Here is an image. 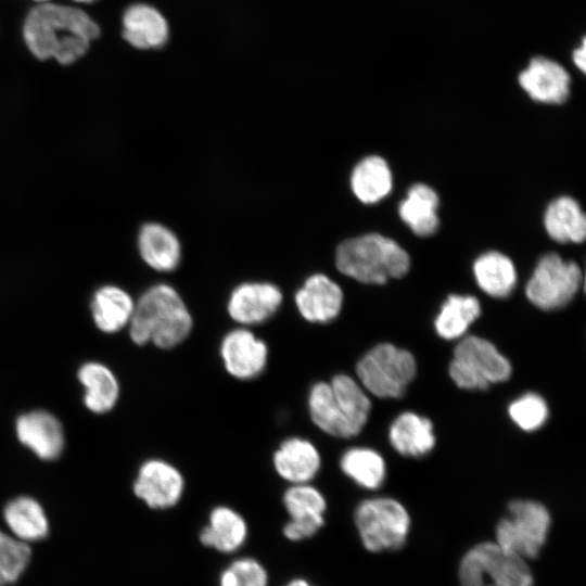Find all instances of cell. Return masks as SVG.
Masks as SVG:
<instances>
[{
    "mask_svg": "<svg viewBox=\"0 0 586 586\" xmlns=\"http://www.w3.org/2000/svg\"><path fill=\"white\" fill-rule=\"evenodd\" d=\"M512 372L510 361L486 339L469 335L458 342L449 364V375L463 390H486L507 381Z\"/></svg>",
    "mask_w": 586,
    "mask_h": 586,
    "instance_id": "ba28073f",
    "label": "cell"
},
{
    "mask_svg": "<svg viewBox=\"0 0 586 586\" xmlns=\"http://www.w3.org/2000/svg\"><path fill=\"white\" fill-rule=\"evenodd\" d=\"M283 294L270 282H244L237 285L228 300L227 311L241 327L262 324L280 309Z\"/></svg>",
    "mask_w": 586,
    "mask_h": 586,
    "instance_id": "5bb4252c",
    "label": "cell"
},
{
    "mask_svg": "<svg viewBox=\"0 0 586 586\" xmlns=\"http://www.w3.org/2000/svg\"><path fill=\"white\" fill-rule=\"evenodd\" d=\"M407 252L394 240L368 233L343 241L335 252L340 272L362 283L382 284L409 269Z\"/></svg>",
    "mask_w": 586,
    "mask_h": 586,
    "instance_id": "277c9868",
    "label": "cell"
},
{
    "mask_svg": "<svg viewBox=\"0 0 586 586\" xmlns=\"http://www.w3.org/2000/svg\"><path fill=\"white\" fill-rule=\"evenodd\" d=\"M475 280L487 295L507 297L517 283V272L513 263L499 252L482 254L473 265Z\"/></svg>",
    "mask_w": 586,
    "mask_h": 586,
    "instance_id": "83f0119b",
    "label": "cell"
},
{
    "mask_svg": "<svg viewBox=\"0 0 586 586\" xmlns=\"http://www.w3.org/2000/svg\"><path fill=\"white\" fill-rule=\"evenodd\" d=\"M78 380L85 386V405L95 413L111 410L119 394L114 373L100 362H87L78 370Z\"/></svg>",
    "mask_w": 586,
    "mask_h": 586,
    "instance_id": "4316f807",
    "label": "cell"
},
{
    "mask_svg": "<svg viewBox=\"0 0 586 586\" xmlns=\"http://www.w3.org/2000/svg\"><path fill=\"white\" fill-rule=\"evenodd\" d=\"M551 525L548 509L531 499H515L508 505V514L499 520L496 544L524 560L536 558L543 549Z\"/></svg>",
    "mask_w": 586,
    "mask_h": 586,
    "instance_id": "9c48e42d",
    "label": "cell"
},
{
    "mask_svg": "<svg viewBox=\"0 0 586 586\" xmlns=\"http://www.w3.org/2000/svg\"><path fill=\"white\" fill-rule=\"evenodd\" d=\"M438 196L429 186H412L400 202L398 213L402 220L420 237L433 234L438 227Z\"/></svg>",
    "mask_w": 586,
    "mask_h": 586,
    "instance_id": "cb8c5ba5",
    "label": "cell"
},
{
    "mask_svg": "<svg viewBox=\"0 0 586 586\" xmlns=\"http://www.w3.org/2000/svg\"><path fill=\"white\" fill-rule=\"evenodd\" d=\"M128 326L135 344L152 343L161 349H171L189 337L193 318L178 291L169 284L158 283L135 302Z\"/></svg>",
    "mask_w": 586,
    "mask_h": 586,
    "instance_id": "7a4b0ae2",
    "label": "cell"
},
{
    "mask_svg": "<svg viewBox=\"0 0 586 586\" xmlns=\"http://www.w3.org/2000/svg\"><path fill=\"white\" fill-rule=\"evenodd\" d=\"M3 517L14 536L25 543L42 539L49 533L47 515L31 497L21 496L11 500Z\"/></svg>",
    "mask_w": 586,
    "mask_h": 586,
    "instance_id": "f1b7e54d",
    "label": "cell"
},
{
    "mask_svg": "<svg viewBox=\"0 0 586 586\" xmlns=\"http://www.w3.org/2000/svg\"><path fill=\"white\" fill-rule=\"evenodd\" d=\"M290 519L283 526V535L291 542L310 538L324 524L327 500L310 483L291 484L282 496Z\"/></svg>",
    "mask_w": 586,
    "mask_h": 586,
    "instance_id": "8fae6325",
    "label": "cell"
},
{
    "mask_svg": "<svg viewBox=\"0 0 586 586\" xmlns=\"http://www.w3.org/2000/svg\"><path fill=\"white\" fill-rule=\"evenodd\" d=\"M582 283L579 267L558 254L540 258L526 285V296L536 307L553 310L569 304Z\"/></svg>",
    "mask_w": 586,
    "mask_h": 586,
    "instance_id": "30bf717a",
    "label": "cell"
},
{
    "mask_svg": "<svg viewBox=\"0 0 586 586\" xmlns=\"http://www.w3.org/2000/svg\"><path fill=\"white\" fill-rule=\"evenodd\" d=\"M72 1L77 2V3H86V4H88V3H92V2H94L97 0H72Z\"/></svg>",
    "mask_w": 586,
    "mask_h": 586,
    "instance_id": "8d00e7d4",
    "label": "cell"
},
{
    "mask_svg": "<svg viewBox=\"0 0 586 586\" xmlns=\"http://www.w3.org/2000/svg\"><path fill=\"white\" fill-rule=\"evenodd\" d=\"M342 472L358 486L378 489L386 477V464L383 457L369 447H351L340 459Z\"/></svg>",
    "mask_w": 586,
    "mask_h": 586,
    "instance_id": "f546056e",
    "label": "cell"
},
{
    "mask_svg": "<svg viewBox=\"0 0 586 586\" xmlns=\"http://www.w3.org/2000/svg\"><path fill=\"white\" fill-rule=\"evenodd\" d=\"M219 355L229 375L240 381H250L265 371L268 346L247 327H239L225 334Z\"/></svg>",
    "mask_w": 586,
    "mask_h": 586,
    "instance_id": "7c38bea8",
    "label": "cell"
},
{
    "mask_svg": "<svg viewBox=\"0 0 586 586\" xmlns=\"http://www.w3.org/2000/svg\"><path fill=\"white\" fill-rule=\"evenodd\" d=\"M585 39L583 38L581 47L575 49L572 54L574 64L579 68L581 72H585L586 67V48Z\"/></svg>",
    "mask_w": 586,
    "mask_h": 586,
    "instance_id": "e575fe53",
    "label": "cell"
},
{
    "mask_svg": "<svg viewBox=\"0 0 586 586\" xmlns=\"http://www.w3.org/2000/svg\"><path fill=\"white\" fill-rule=\"evenodd\" d=\"M417 373L413 355L390 343L369 349L356 365L357 381L379 398H399Z\"/></svg>",
    "mask_w": 586,
    "mask_h": 586,
    "instance_id": "8992f818",
    "label": "cell"
},
{
    "mask_svg": "<svg viewBox=\"0 0 586 586\" xmlns=\"http://www.w3.org/2000/svg\"><path fill=\"white\" fill-rule=\"evenodd\" d=\"M283 586H314V585L310 582H308L307 579H305V578L296 577V578H293V579L289 581Z\"/></svg>",
    "mask_w": 586,
    "mask_h": 586,
    "instance_id": "d590c367",
    "label": "cell"
},
{
    "mask_svg": "<svg viewBox=\"0 0 586 586\" xmlns=\"http://www.w3.org/2000/svg\"><path fill=\"white\" fill-rule=\"evenodd\" d=\"M510 419L523 431L533 432L542 428L548 419L546 400L536 393H525L508 407Z\"/></svg>",
    "mask_w": 586,
    "mask_h": 586,
    "instance_id": "d6a6232c",
    "label": "cell"
},
{
    "mask_svg": "<svg viewBox=\"0 0 586 586\" xmlns=\"http://www.w3.org/2000/svg\"><path fill=\"white\" fill-rule=\"evenodd\" d=\"M388 440L392 447L405 457H422L435 445L432 422L418 413L406 411L398 415L390 425Z\"/></svg>",
    "mask_w": 586,
    "mask_h": 586,
    "instance_id": "7402d4cb",
    "label": "cell"
},
{
    "mask_svg": "<svg viewBox=\"0 0 586 586\" xmlns=\"http://www.w3.org/2000/svg\"><path fill=\"white\" fill-rule=\"evenodd\" d=\"M247 535V523L240 512L228 506H217L209 512L199 539L205 547L232 553L245 544Z\"/></svg>",
    "mask_w": 586,
    "mask_h": 586,
    "instance_id": "ffe728a7",
    "label": "cell"
},
{
    "mask_svg": "<svg viewBox=\"0 0 586 586\" xmlns=\"http://www.w3.org/2000/svg\"><path fill=\"white\" fill-rule=\"evenodd\" d=\"M133 307L130 294L116 285L98 289L91 301L93 321L105 333H115L128 326Z\"/></svg>",
    "mask_w": 586,
    "mask_h": 586,
    "instance_id": "603a6c76",
    "label": "cell"
},
{
    "mask_svg": "<svg viewBox=\"0 0 586 586\" xmlns=\"http://www.w3.org/2000/svg\"><path fill=\"white\" fill-rule=\"evenodd\" d=\"M123 37L132 47L141 50L156 49L168 39V24L155 8L136 3L128 7L122 20Z\"/></svg>",
    "mask_w": 586,
    "mask_h": 586,
    "instance_id": "d6986e66",
    "label": "cell"
},
{
    "mask_svg": "<svg viewBox=\"0 0 586 586\" xmlns=\"http://www.w3.org/2000/svg\"><path fill=\"white\" fill-rule=\"evenodd\" d=\"M23 39L38 60L71 65L81 59L100 36V26L84 10L53 2L35 5L23 23Z\"/></svg>",
    "mask_w": 586,
    "mask_h": 586,
    "instance_id": "6da1fadb",
    "label": "cell"
},
{
    "mask_svg": "<svg viewBox=\"0 0 586 586\" xmlns=\"http://www.w3.org/2000/svg\"><path fill=\"white\" fill-rule=\"evenodd\" d=\"M351 188L365 204L381 201L392 189V173L387 163L377 155L362 158L352 171Z\"/></svg>",
    "mask_w": 586,
    "mask_h": 586,
    "instance_id": "484cf974",
    "label": "cell"
},
{
    "mask_svg": "<svg viewBox=\"0 0 586 586\" xmlns=\"http://www.w3.org/2000/svg\"><path fill=\"white\" fill-rule=\"evenodd\" d=\"M277 474L291 484L310 483L321 468V456L309 440L292 436L283 440L272 456Z\"/></svg>",
    "mask_w": 586,
    "mask_h": 586,
    "instance_id": "e0dca14e",
    "label": "cell"
},
{
    "mask_svg": "<svg viewBox=\"0 0 586 586\" xmlns=\"http://www.w3.org/2000/svg\"><path fill=\"white\" fill-rule=\"evenodd\" d=\"M16 435L22 444L43 460L58 458L64 448L62 424L53 415L43 410L20 416Z\"/></svg>",
    "mask_w": 586,
    "mask_h": 586,
    "instance_id": "ac0fdd59",
    "label": "cell"
},
{
    "mask_svg": "<svg viewBox=\"0 0 586 586\" xmlns=\"http://www.w3.org/2000/svg\"><path fill=\"white\" fill-rule=\"evenodd\" d=\"M218 586H268V573L258 560L241 557L221 571Z\"/></svg>",
    "mask_w": 586,
    "mask_h": 586,
    "instance_id": "836d02e7",
    "label": "cell"
},
{
    "mask_svg": "<svg viewBox=\"0 0 586 586\" xmlns=\"http://www.w3.org/2000/svg\"><path fill=\"white\" fill-rule=\"evenodd\" d=\"M571 78L557 62L537 56L520 73L519 84L535 101L548 104L563 103L570 94Z\"/></svg>",
    "mask_w": 586,
    "mask_h": 586,
    "instance_id": "2e32d148",
    "label": "cell"
},
{
    "mask_svg": "<svg viewBox=\"0 0 586 586\" xmlns=\"http://www.w3.org/2000/svg\"><path fill=\"white\" fill-rule=\"evenodd\" d=\"M184 485V477L177 467L163 459H149L139 468L133 493L148 507L163 510L180 501Z\"/></svg>",
    "mask_w": 586,
    "mask_h": 586,
    "instance_id": "4fadbf2b",
    "label": "cell"
},
{
    "mask_svg": "<svg viewBox=\"0 0 586 586\" xmlns=\"http://www.w3.org/2000/svg\"><path fill=\"white\" fill-rule=\"evenodd\" d=\"M481 315L479 301L471 295H450L441 306L434 327L444 340L461 337Z\"/></svg>",
    "mask_w": 586,
    "mask_h": 586,
    "instance_id": "4dcf8cb0",
    "label": "cell"
},
{
    "mask_svg": "<svg viewBox=\"0 0 586 586\" xmlns=\"http://www.w3.org/2000/svg\"><path fill=\"white\" fill-rule=\"evenodd\" d=\"M33 1L37 2V4H38V3L48 2V1H50V0H33Z\"/></svg>",
    "mask_w": 586,
    "mask_h": 586,
    "instance_id": "74e56055",
    "label": "cell"
},
{
    "mask_svg": "<svg viewBox=\"0 0 586 586\" xmlns=\"http://www.w3.org/2000/svg\"><path fill=\"white\" fill-rule=\"evenodd\" d=\"M461 586H533L526 560L504 550L495 542L473 546L458 570Z\"/></svg>",
    "mask_w": 586,
    "mask_h": 586,
    "instance_id": "5b68a950",
    "label": "cell"
},
{
    "mask_svg": "<svg viewBox=\"0 0 586 586\" xmlns=\"http://www.w3.org/2000/svg\"><path fill=\"white\" fill-rule=\"evenodd\" d=\"M30 555L27 543L0 531V586L11 584L21 576Z\"/></svg>",
    "mask_w": 586,
    "mask_h": 586,
    "instance_id": "1f68e13d",
    "label": "cell"
},
{
    "mask_svg": "<svg viewBox=\"0 0 586 586\" xmlns=\"http://www.w3.org/2000/svg\"><path fill=\"white\" fill-rule=\"evenodd\" d=\"M343 291L340 285L323 273L306 278L294 295L297 311L308 322L328 323L341 313Z\"/></svg>",
    "mask_w": 586,
    "mask_h": 586,
    "instance_id": "9a60e30c",
    "label": "cell"
},
{
    "mask_svg": "<svg viewBox=\"0 0 586 586\" xmlns=\"http://www.w3.org/2000/svg\"><path fill=\"white\" fill-rule=\"evenodd\" d=\"M138 250L143 262L161 272L175 270L181 259V244L178 237L160 222H146L140 228Z\"/></svg>",
    "mask_w": 586,
    "mask_h": 586,
    "instance_id": "44dd1931",
    "label": "cell"
},
{
    "mask_svg": "<svg viewBox=\"0 0 586 586\" xmlns=\"http://www.w3.org/2000/svg\"><path fill=\"white\" fill-rule=\"evenodd\" d=\"M354 522L364 547L371 552L399 549L410 530L408 511L391 497L360 501L354 511Z\"/></svg>",
    "mask_w": 586,
    "mask_h": 586,
    "instance_id": "52a82bcc",
    "label": "cell"
},
{
    "mask_svg": "<svg viewBox=\"0 0 586 586\" xmlns=\"http://www.w3.org/2000/svg\"><path fill=\"white\" fill-rule=\"evenodd\" d=\"M307 408L311 422L323 433L351 438L366 425L371 402L360 383L346 373L330 381L314 383L308 392Z\"/></svg>",
    "mask_w": 586,
    "mask_h": 586,
    "instance_id": "3957f363",
    "label": "cell"
},
{
    "mask_svg": "<svg viewBox=\"0 0 586 586\" xmlns=\"http://www.w3.org/2000/svg\"><path fill=\"white\" fill-rule=\"evenodd\" d=\"M544 224L549 237L559 242H583L586 218L578 203L569 196L553 200L547 207Z\"/></svg>",
    "mask_w": 586,
    "mask_h": 586,
    "instance_id": "d4e9b609",
    "label": "cell"
}]
</instances>
